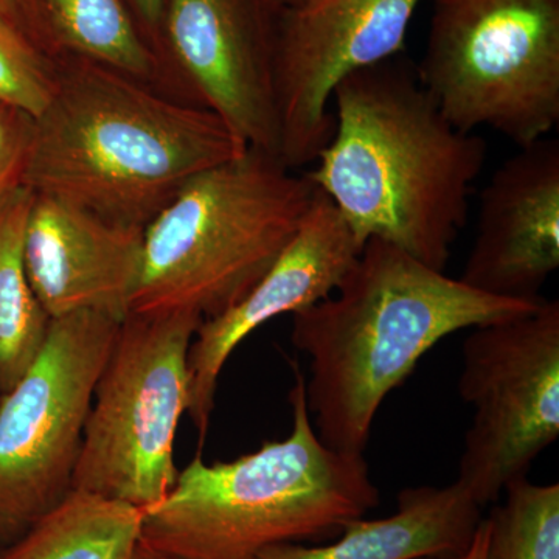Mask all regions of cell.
Segmentation results:
<instances>
[{"label":"cell","mask_w":559,"mask_h":559,"mask_svg":"<svg viewBox=\"0 0 559 559\" xmlns=\"http://www.w3.org/2000/svg\"><path fill=\"white\" fill-rule=\"evenodd\" d=\"M334 131L307 173L362 245L380 238L444 271L487 143L455 128L403 53L337 84Z\"/></svg>","instance_id":"cell-1"},{"label":"cell","mask_w":559,"mask_h":559,"mask_svg":"<svg viewBox=\"0 0 559 559\" xmlns=\"http://www.w3.org/2000/svg\"><path fill=\"white\" fill-rule=\"evenodd\" d=\"M543 300L488 296L370 238L330 297L293 314L290 341L310 359L305 395L319 439L364 454L382 403L426 353L457 331L524 314Z\"/></svg>","instance_id":"cell-2"},{"label":"cell","mask_w":559,"mask_h":559,"mask_svg":"<svg viewBox=\"0 0 559 559\" xmlns=\"http://www.w3.org/2000/svg\"><path fill=\"white\" fill-rule=\"evenodd\" d=\"M58 86L35 119L24 187L142 230L187 182L248 146L212 110L86 60L57 62Z\"/></svg>","instance_id":"cell-3"},{"label":"cell","mask_w":559,"mask_h":559,"mask_svg":"<svg viewBox=\"0 0 559 559\" xmlns=\"http://www.w3.org/2000/svg\"><path fill=\"white\" fill-rule=\"evenodd\" d=\"M293 428L230 462L198 455L175 487L142 510L139 543L171 559H259L286 543H322L381 502L364 454L331 450L316 433L305 378L289 393Z\"/></svg>","instance_id":"cell-4"},{"label":"cell","mask_w":559,"mask_h":559,"mask_svg":"<svg viewBox=\"0 0 559 559\" xmlns=\"http://www.w3.org/2000/svg\"><path fill=\"white\" fill-rule=\"evenodd\" d=\"M316 193L307 175L261 150L194 176L143 229L130 314H223L271 270Z\"/></svg>","instance_id":"cell-5"},{"label":"cell","mask_w":559,"mask_h":559,"mask_svg":"<svg viewBox=\"0 0 559 559\" xmlns=\"http://www.w3.org/2000/svg\"><path fill=\"white\" fill-rule=\"evenodd\" d=\"M418 79L455 128L524 148L559 121V0H436Z\"/></svg>","instance_id":"cell-6"},{"label":"cell","mask_w":559,"mask_h":559,"mask_svg":"<svg viewBox=\"0 0 559 559\" xmlns=\"http://www.w3.org/2000/svg\"><path fill=\"white\" fill-rule=\"evenodd\" d=\"M202 319L130 314L97 385L72 489L150 509L178 479L175 440L189 403V349Z\"/></svg>","instance_id":"cell-7"},{"label":"cell","mask_w":559,"mask_h":559,"mask_svg":"<svg viewBox=\"0 0 559 559\" xmlns=\"http://www.w3.org/2000/svg\"><path fill=\"white\" fill-rule=\"evenodd\" d=\"M119 320L81 311L51 319L21 380L0 400V547L21 538L72 491L95 385Z\"/></svg>","instance_id":"cell-8"},{"label":"cell","mask_w":559,"mask_h":559,"mask_svg":"<svg viewBox=\"0 0 559 559\" xmlns=\"http://www.w3.org/2000/svg\"><path fill=\"white\" fill-rule=\"evenodd\" d=\"M459 393L473 407L459 481L485 509L559 436V301L471 329Z\"/></svg>","instance_id":"cell-9"},{"label":"cell","mask_w":559,"mask_h":559,"mask_svg":"<svg viewBox=\"0 0 559 559\" xmlns=\"http://www.w3.org/2000/svg\"><path fill=\"white\" fill-rule=\"evenodd\" d=\"M275 0H164L153 50L167 83L212 110L248 148L278 157Z\"/></svg>","instance_id":"cell-10"},{"label":"cell","mask_w":559,"mask_h":559,"mask_svg":"<svg viewBox=\"0 0 559 559\" xmlns=\"http://www.w3.org/2000/svg\"><path fill=\"white\" fill-rule=\"evenodd\" d=\"M421 0H307L283 10L275 57L278 157L311 164L334 131L333 92L349 73L403 53Z\"/></svg>","instance_id":"cell-11"},{"label":"cell","mask_w":559,"mask_h":559,"mask_svg":"<svg viewBox=\"0 0 559 559\" xmlns=\"http://www.w3.org/2000/svg\"><path fill=\"white\" fill-rule=\"evenodd\" d=\"M362 248L340 210L318 190L299 230L248 296L223 314L202 320L187 360V414L201 439L207 433L221 371L231 353L272 319L296 314L330 297Z\"/></svg>","instance_id":"cell-12"},{"label":"cell","mask_w":559,"mask_h":559,"mask_svg":"<svg viewBox=\"0 0 559 559\" xmlns=\"http://www.w3.org/2000/svg\"><path fill=\"white\" fill-rule=\"evenodd\" d=\"M559 266V142L520 148L480 193L460 282L500 299L539 301Z\"/></svg>","instance_id":"cell-13"},{"label":"cell","mask_w":559,"mask_h":559,"mask_svg":"<svg viewBox=\"0 0 559 559\" xmlns=\"http://www.w3.org/2000/svg\"><path fill=\"white\" fill-rule=\"evenodd\" d=\"M142 235L68 202L32 193L24 263L47 316L92 311L123 322L142 271Z\"/></svg>","instance_id":"cell-14"},{"label":"cell","mask_w":559,"mask_h":559,"mask_svg":"<svg viewBox=\"0 0 559 559\" xmlns=\"http://www.w3.org/2000/svg\"><path fill=\"white\" fill-rule=\"evenodd\" d=\"M396 500L395 513L349 521L326 546L277 544L259 559H459L484 520V509L459 481L406 488Z\"/></svg>","instance_id":"cell-15"},{"label":"cell","mask_w":559,"mask_h":559,"mask_svg":"<svg viewBox=\"0 0 559 559\" xmlns=\"http://www.w3.org/2000/svg\"><path fill=\"white\" fill-rule=\"evenodd\" d=\"M0 11L51 61L86 60L151 87L167 83L123 0H0Z\"/></svg>","instance_id":"cell-16"},{"label":"cell","mask_w":559,"mask_h":559,"mask_svg":"<svg viewBox=\"0 0 559 559\" xmlns=\"http://www.w3.org/2000/svg\"><path fill=\"white\" fill-rule=\"evenodd\" d=\"M142 510L72 489L21 538L0 547V559H132Z\"/></svg>","instance_id":"cell-17"},{"label":"cell","mask_w":559,"mask_h":559,"mask_svg":"<svg viewBox=\"0 0 559 559\" xmlns=\"http://www.w3.org/2000/svg\"><path fill=\"white\" fill-rule=\"evenodd\" d=\"M32 191L22 189L0 209V392L21 380L39 355L50 318L43 310L24 263V235Z\"/></svg>","instance_id":"cell-18"},{"label":"cell","mask_w":559,"mask_h":559,"mask_svg":"<svg viewBox=\"0 0 559 559\" xmlns=\"http://www.w3.org/2000/svg\"><path fill=\"white\" fill-rule=\"evenodd\" d=\"M487 521L485 559H559V485L511 481Z\"/></svg>","instance_id":"cell-19"},{"label":"cell","mask_w":559,"mask_h":559,"mask_svg":"<svg viewBox=\"0 0 559 559\" xmlns=\"http://www.w3.org/2000/svg\"><path fill=\"white\" fill-rule=\"evenodd\" d=\"M57 86V62L40 55L0 11V103L38 119Z\"/></svg>","instance_id":"cell-20"},{"label":"cell","mask_w":559,"mask_h":559,"mask_svg":"<svg viewBox=\"0 0 559 559\" xmlns=\"http://www.w3.org/2000/svg\"><path fill=\"white\" fill-rule=\"evenodd\" d=\"M33 138L35 119L0 103V209L24 189Z\"/></svg>","instance_id":"cell-21"},{"label":"cell","mask_w":559,"mask_h":559,"mask_svg":"<svg viewBox=\"0 0 559 559\" xmlns=\"http://www.w3.org/2000/svg\"><path fill=\"white\" fill-rule=\"evenodd\" d=\"M123 2L130 10L131 16L134 17L135 24L139 25L140 32L153 47L157 27H159L164 0H123Z\"/></svg>","instance_id":"cell-22"},{"label":"cell","mask_w":559,"mask_h":559,"mask_svg":"<svg viewBox=\"0 0 559 559\" xmlns=\"http://www.w3.org/2000/svg\"><path fill=\"white\" fill-rule=\"evenodd\" d=\"M485 550H487V521L481 520L479 528H477L476 536H474L473 544H471L468 551L459 559H485Z\"/></svg>","instance_id":"cell-23"},{"label":"cell","mask_w":559,"mask_h":559,"mask_svg":"<svg viewBox=\"0 0 559 559\" xmlns=\"http://www.w3.org/2000/svg\"><path fill=\"white\" fill-rule=\"evenodd\" d=\"M132 559H171L165 557V555L157 554V551L148 549V547L142 546L139 543L138 549H135L134 555H132Z\"/></svg>","instance_id":"cell-24"},{"label":"cell","mask_w":559,"mask_h":559,"mask_svg":"<svg viewBox=\"0 0 559 559\" xmlns=\"http://www.w3.org/2000/svg\"><path fill=\"white\" fill-rule=\"evenodd\" d=\"M275 2L280 3L283 9H296V7L301 5V3L307 2V0H275Z\"/></svg>","instance_id":"cell-25"},{"label":"cell","mask_w":559,"mask_h":559,"mask_svg":"<svg viewBox=\"0 0 559 559\" xmlns=\"http://www.w3.org/2000/svg\"><path fill=\"white\" fill-rule=\"evenodd\" d=\"M419 559H437V558H419Z\"/></svg>","instance_id":"cell-26"},{"label":"cell","mask_w":559,"mask_h":559,"mask_svg":"<svg viewBox=\"0 0 559 559\" xmlns=\"http://www.w3.org/2000/svg\"><path fill=\"white\" fill-rule=\"evenodd\" d=\"M0 400H2V392H0Z\"/></svg>","instance_id":"cell-27"}]
</instances>
